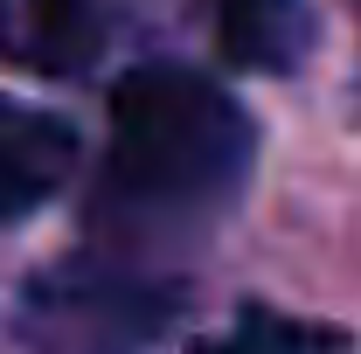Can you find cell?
Masks as SVG:
<instances>
[{
    "label": "cell",
    "mask_w": 361,
    "mask_h": 354,
    "mask_svg": "<svg viewBox=\"0 0 361 354\" xmlns=\"http://www.w3.org/2000/svg\"><path fill=\"white\" fill-rule=\"evenodd\" d=\"M250 111L216 77L139 63L111 90V146L90 188V243L111 264L146 271V250L202 236L250 181Z\"/></svg>",
    "instance_id": "cell-1"
},
{
    "label": "cell",
    "mask_w": 361,
    "mask_h": 354,
    "mask_svg": "<svg viewBox=\"0 0 361 354\" xmlns=\"http://www.w3.org/2000/svg\"><path fill=\"white\" fill-rule=\"evenodd\" d=\"M174 312V285L111 257H63L21 299V334L42 354H139Z\"/></svg>",
    "instance_id": "cell-2"
},
{
    "label": "cell",
    "mask_w": 361,
    "mask_h": 354,
    "mask_svg": "<svg viewBox=\"0 0 361 354\" xmlns=\"http://www.w3.org/2000/svg\"><path fill=\"white\" fill-rule=\"evenodd\" d=\"M77 167V133L42 104L0 97V222L35 216Z\"/></svg>",
    "instance_id": "cell-3"
},
{
    "label": "cell",
    "mask_w": 361,
    "mask_h": 354,
    "mask_svg": "<svg viewBox=\"0 0 361 354\" xmlns=\"http://www.w3.org/2000/svg\"><path fill=\"white\" fill-rule=\"evenodd\" d=\"M0 56L21 70H84L97 56V14L90 0H0Z\"/></svg>",
    "instance_id": "cell-4"
},
{
    "label": "cell",
    "mask_w": 361,
    "mask_h": 354,
    "mask_svg": "<svg viewBox=\"0 0 361 354\" xmlns=\"http://www.w3.org/2000/svg\"><path fill=\"white\" fill-rule=\"evenodd\" d=\"M306 35H313V21L299 0H216V42L236 70L278 77L306 56Z\"/></svg>",
    "instance_id": "cell-5"
},
{
    "label": "cell",
    "mask_w": 361,
    "mask_h": 354,
    "mask_svg": "<svg viewBox=\"0 0 361 354\" xmlns=\"http://www.w3.org/2000/svg\"><path fill=\"white\" fill-rule=\"evenodd\" d=\"M326 348H334V334H313L299 319H278V312L250 306L216 348H202V354H326Z\"/></svg>",
    "instance_id": "cell-6"
}]
</instances>
